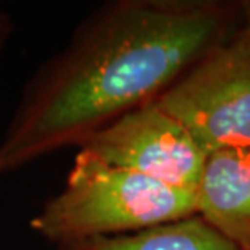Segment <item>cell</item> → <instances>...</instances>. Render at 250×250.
Returning a JSON list of instances; mask_svg holds the SVG:
<instances>
[{
	"mask_svg": "<svg viewBox=\"0 0 250 250\" xmlns=\"http://www.w3.org/2000/svg\"><path fill=\"white\" fill-rule=\"evenodd\" d=\"M242 24L241 0H114L93 10L24 84L0 138V176L158 101Z\"/></svg>",
	"mask_w": 250,
	"mask_h": 250,
	"instance_id": "1",
	"label": "cell"
},
{
	"mask_svg": "<svg viewBox=\"0 0 250 250\" xmlns=\"http://www.w3.org/2000/svg\"><path fill=\"white\" fill-rule=\"evenodd\" d=\"M195 213L192 192L77 153L61 192L42 205L29 228L61 246L143 231Z\"/></svg>",
	"mask_w": 250,
	"mask_h": 250,
	"instance_id": "2",
	"label": "cell"
},
{
	"mask_svg": "<svg viewBox=\"0 0 250 250\" xmlns=\"http://www.w3.org/2000/svg\"><path fill=\"white\" fill-rule=\"evenodd\" d=\"M154 103L207 156L250 148V29L242 24Z\"/></svg>",
	"mask_w": 250,
	"mask_h": 250,
	"instance_id": "3",
	"label": "cell"
},
{
	"mask_svg": "<svg viewBox=\"0 0 250 250\" xmlns=\"http://www.w3.org/2000/svg\"><path fill=\"white\" fill-rule=\"evenodd\" d=\"M78 153L192 193L207 159L187 130L156 103L135 109L91 135Z\"/></svg>",
	"mask_w": 250,
	"mask_h": 250,
	"instance_id": "4",
	"label": "cell"
},
{
	"mask_svg": "<svg viewBox=\"0 0 250 250\" xmlns=\"http://www.w3.org/2000/svg\"><path fill=\"white\" fill-rule=\"evenodd\" d=\"M193 197L197 214L239 250H250V148L208 154Z\"/></svg>",
	"mask_w": 250,
	"mask_h": 250,
	"instance_id": "5",
	"label": "cell"
},
{
	"mask_svg": "<svg viewBox=\"0 0 250 250\" xmlns=\"http://www.w3.org/2000/svg\"><path fill=\"white\" fill-rule=\"evenodd\" d=\"M57 250H239L200 216L176 219L121 236L93 237L57 246Z\"/></svg>",
	"mask_w": 250,
	"mask_h": 250,
	"instance_id": "6",
	"label": "cell"
},
{
	"mask_svg": "<svg viewBox=\"0 0 250 250\" xmlns=\"http://www.w3.org/2000/svg\"><path fill=\"white\" fill-rule=\"evenodd\" d=\"M12 33H13L12 18H10L2 8H0V54H2L5 46H7V42H8L10 36H12Z\"/></svg>",
	"mask_w": 250,
	"mask_h": 250,
	"instance_id": "7",
	"label": "cell"
},
{
	"mask_svg": "<svg viewBox=\"0 0 250 250\" xmlns=\"http://www.w3.org/2000/svg\"><path fill=\"white\" fill-rule=\"evenodd\" d=\"M242 7V18H244V26L250 29V0H241Z\"/></svg>",
	"mask_w": 250,
	"mask_h": 250,
	"instance_id": "8",
	"label": "cell"
}]
</instances>
